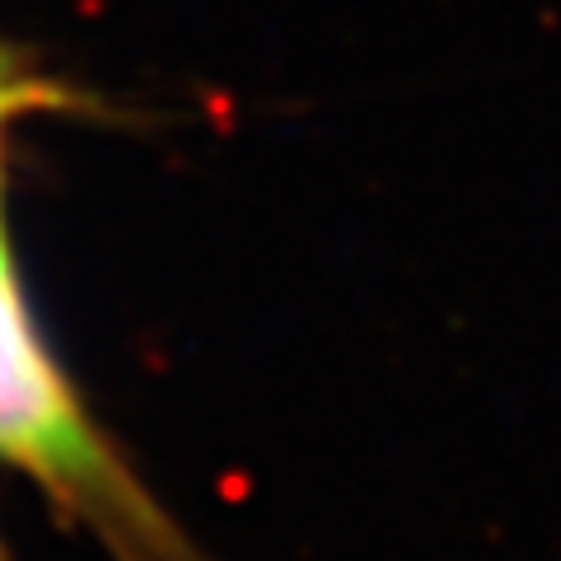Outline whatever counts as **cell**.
<instances>
[{"label": "cell", "mask_w": 561, "mask_h": 561, "mask_svg": "<svg viewBox=\"0 0 561 561\" xmlns=\"http://www.w3.org/2000/svg\"><path fill=\"white\" fill-rule=\"evenodd\" d=\"M0 468L43 486L122 561H206L108 445L28 323L0 230Z\"/></svg>", "instance_id": "cell-1"}, {"label": "cell", "mask_w": 561, "mask_h": 561, "mask_svg": "<svg viewBox=\"0 0 561 561\" xmlns=\"http://www.w3.org/2000/svg\"><path fill=\"white\" fill-rule=\"evenodd\" d=\"M33 103H43V84L28 80L24 70H14L10 57L0 51V150H5V131L14 117H24Z\"/></svg>", "instance_id": "cell-2"}]
</instances>
